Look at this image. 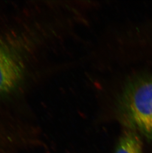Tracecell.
<instances>
[{"mask_svg":"<svg viewBox=\"0 0 152 153\" xmlns=\"http://www.w3.org/2000/svg\"><path fill=\"white\" fill-rule=\"evenodd\" d=\"M115 153H143L142 142L137 132L126 128L118 142Z\"/></svg>","mask_w":152,"mask_h":153,"instance_id":"3957f363","label":"cell"},{"mask_svg":"<svg viewBox=\"0 0 152 153\" xmlns=\"http://www.w3.org/2000/svg\"><path fill=\"white\" fill-rule=\"evenodd\" d=\"M23 40L0 35V97L17 91L26 79L29 43Z\"/></svg>","mask_w":152,"mask_h":153,"instance_id":"7a4b0ae2","label":"cell"},{"mask_svg":"<svg viewBox=\"0 0 152 153\" xmlns=\"http://www.w3.org/2000/svg\"><path fill=\"white\" fill-rule=\"evenodd\" d=\"M117 108L125 127L139 131L152 142V76L127 81L118 97Z\"/></svg>","mask_w":152,"mask_h":153,"instance_id":"6da1fadb","label":"cell"}]
</instances>
